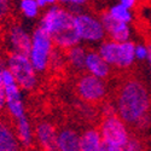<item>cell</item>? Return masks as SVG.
Instances as JSON below:
<instances>
[{"mask_svg": "<svg viewBox=\"0 0 151 151\" xmlns=\"http://www.w3.org/2000/svg\"><path fill=\"white\" fill-rule=\"evenodd\" d=\"M115 109L127 124L139 126L151 109V94L145 83L135 78L123 80L116 90Z\"/></svg>", "mask_w": 151, "mask_h": 151, "instance_id": "cell-1", "label": "cell"}, {"mask_svg": "<svg viewBox=\"0 0 151 151\" xmlns=\"http://www.w3.org/2000/svg\"><path fill=\"white\" fill-rule=\"evenodd\" d=\"M74 16L69 9L56 4L47 7L39 23V27L51 35L55 46L63 51L81 42L75 32Z\"/></svg>", "mask_w": 151, "mask_h": 151, "instance_id": "cell-2", "label": "cell"}, {"mask_svg": "<svg viewBox=\"0 0 151 151\" xmlns=\"http://www.w3.org/2000/svg\"><path fill=\"white\" fill-rule=\"evenodd\" d=\"M55 44L50 34L42 28L36 27L32 33V42L28 57L37 74H44L50 69L51 57L55 50Z\"/></svg>", "mask_w": 151, "mask_h": 151, "instance_id": "cell-3", "label": "cell"}, {"mask_svg": "<svg viewBox=\"0 0 151 151\" xmlns=\"http://www.w3.org/2000/svg\"><path fill=\"white\" fill-rule=\"evenodd\" d=\"M134 48L135 44L131 40L117 42L109 39L100 42L98 52L109 65L119 69H128L135 62Z\"/></svg>", "mask_w": 151, "mask_h": 151, "instance_id": "cell-4", "label": "cell"}, {"mask_svg": "<svg viewBox=\"0 0 151 151\" xmlns=\"http://www.w3.org/2000/svg\"><path fill=\"white\" fill-rule=\"evenodd\" d=\"M6 67L23 91H33L37 86V73L34 69L28 55L10 52L6 59Z\"/></svg>", "mask_w": 151, "mask_h": 151, "instance_id": "cell-5", "label": "cell"}, {"mask_svg": "<svg viewBox=\"0 0 151 151\" xmlns=\"http://www.w3.org/2000/svg\"><path fill=\"white\" fill-rule=\"evenodd\" d=\"M74 27L81 42L100 44L106 36L100 18L87 12H79L74 16Z\"/></svg>", "mask_w": 151, "mask_h": 151, "instance_id": "cell-6", "label": "cell"}, {"mask_svg": "<svg viewBox=\"0 0 151 151\" xmlns=\"http://www.w3.org/2000/svg\"><path fill=\"white\" fill-rule=\"evenodd\" d=\"M98 131L103 139V143L120 147H123L131 138L128 124L117 114L104 116L99 124Z\"/></svg>", "mask_w": 151, "mask_h": 151, "instance_id": "cell-7", "label": "cell"}, {"mask_svg": "<svg viewBox=\"0 0 151 151\" xmlns=\"http://www.w3.org/2000/svg\"><path fill=\"white\" fill-rule=\"evenodd\" d=\"M75 91L79 98L88 104H98L103 102L108 93L105 80L85 73L78 78L75 83Z\"/></svg>", "mask_w": 151, "mask_h": 151, "instance_id": "cell-8", "label": "cell"}, {"mask_svg": "<svg viewBox=\"0 0 151 151\" xmlns=\"http://www.w3.org/2000/svg\"><path fill=\"white\" fill-rule=\"evenodd\" d=\"M7 42L11 47V52L28 55L30 50L32 34H29V32L21 24L14 23L7 30Z\"/></svg>", "mask_w": 151, "mask_h": 151, "instance_id": "cell-9", "label": "cell"}, {"mask_svg": "<svg viewBox=\"0 0 151 151\" xmlns=\"http://www.w3.org/2000/svg\"><path fill=\"white\" fill-rule=\"evenodd\" d=\"M99 18L102 21L105 33L109 36L110 40H114L117 42H124V41L131 40L132 29L129 27V24L114 19L108 14V11L103 12Z\"/></svg>", "mask_w": 151, "mask_h": 151, "instance_id": "cell-10", "label": "cell"}, {"mask_svg": "<svg viewBox=\"0 0 151 151\" xmlns=\"http://www.w3.org/2000/svg\"><path fill=\"white\" fill-rule=\"evenodd\" d=\"M57 128L48 121H40L35 124V142L42 151H57Z\"/></svg>", "mask_w": 151, "mask_h": 151, "instance_id": "cell-11", "label": "cell"}, {"mask_svg": "<svg viewBox=\"0 0 151 151\" xmlns=\"http://www.w3.org/2000/svg\"><path fill=\"white\" fill-rule=\"evenodd\" d=\"M21 146L14 123L0 115V151H21Z\"/></svg>", "mask_w": 151, "mask_h": 151, "instance_id": "cell-12", "label": "cell"}, {"mask_svg": "<svg viewBox=\"0 0 151 151\" xmlns=\"http://www.w3.org/2000/svg\"><path fill=\"white\" fill-rule=\"evenodd\" d=\"M111 65L104 60L98 51H88L85 60V70L93 76H97L102 80H106L111 75Z\"/></svg>", "mask_w": 151, "mask_h": 151, "instance_id": "cell-13", "label": "cell"}, {"mask_svg": "<svg viewBox=\"0 0 151 151\" xmlns=\"http://www.w3.org/2000/svg\"><path fill=\"white\" fill-rule=\"evenodd\" d=\"M80 137L74 128H60L57 132V151H80Z\"/></svg>", "mask_w": 151, "mask_h": 151, "instance_id": "cell-14", "label": "cell"}, {"mask_svg": "<svg viewBox=\"0 0 151 151\" xmlns=\"http://www.w3.org/2000/svg\"><path fill=\"white\" fill-rule=\"evenodd\" d=\"M14 126L21 145L24 147H32L35 142V135H34V127L32 124V121L27 116V114L15 120Z\"/></svg>", "mask_w": 151, "mask_h": 151, "instance_id": "cell-15", "label": "cell"}, {"mask_svg": "<svg viewBox=\"0 0 151 151\" xmlns=\"http://www.w3.org/2000/svg\"><path fill=\"white\" fill-rule=\"evenodd\" d=\"M80 151H103V139L98 128H87L81 133Z\"/></svg>", "mask_w": 151, "mask_h": 151, "instance_id": "cell-16", "label": "cell"}, {"mask_svg": "<svg viewBox=\"0 0 151 151\" xmlns=\"http://www.w3.org/2000/svg\"><path fill=\"white\" fill-rule=\"evenodd\" d=\"M86 55H87V50L79 45H75L67 50V60L69 63V65L76 71H82L85 70V60H86Z\"/></svg>", "mask_w": 151, "mask_h": 151, "instance_id": "cell-17", "label": "cell"}, {"mask_svg": "<svg viewBox=\"0 0 151 151\" xmlns=\"http://www.w3.org/2000/svg\"><path fill=\"white\" fill-rule=\"evenodd\" d=\"M108 14L119 22H122V23H127L129 24L132 21H133V12L132 10L127 9L126 6L121 5L120 3L119 4H115V5H112L109 11H108Z\"/></svg>", "mask_w": 151, "mask_h": 151, "instance_id": "cell-18", "label": "cell"}, {"mask_svg": "<svg viewBox=\"0 0 151 151\" xmlns=\"http://www.w3.org/2000/svg\"><path fill=\"white\" fill-rule=\"evenodd\" d=\"M19 11L26 18L34 19L40 15L41 7L36 0H19Z\"/></svg>", "mask_w": 151, "mask_h": 151, "instance_id": "cell-19", "label": "cell"}, {"mask_svg": "<svg viewBox=\"0 0 151 151\" xmlns=\"http://www.w3.org/2000/svg\"><path fill=\"white\" fill-rule=\"evenodd\" d=\"M62 51H63V50H60V48L53 50L50 68H52V69H59L63 64H64V62L67 60V57H63V52Z\"/></svg>", "mask_w": 151, "mask_h": 151, "instance_id": "cell-20", "label": "cell"}, {"mask_svg": "<svg viewBox=\"0 0 151 151\" xmlns=\"http://www.w3.org/2000/svg\"><path fill=\"white\" fill-rule=\"evenodd\" d=\"M58 3H60L62 6L68 7L70 11L75 10L78 12L88 3V0H58Z\"/></svg>", "mask_w": 151, "mask_h": 151, "instance_id": "cell-21", "label": "cell"}, {"mask_svg": "<svg viewBox=\"0 0 151 151\" xmlns=\"http://www.w3.org/2000/svg\"><path fill=\"white\" fill-rule=\"evenodd\" d=\"M122 151H144V147H143L142 142L138 139V138L131 137L128 143L123 146Z\"/></svg>", "mask_w": 151, "mask_h": 151, "instance_id": "cell-22", "label": "cell"}, {"mask_svg": "<svg viewBox=\"0 0 151 151\" xmlns=\"http://www.w3.org/2000/svg\"><path fill=\"white\" fill-rule=\"evenodd\" d=\"M134 55H135V59H138V60H146L147 59V55H149L147 46L143 45V44L135 45Z\"/></svg>", "mask_w": 151, "mask_h": 151, "instance_id": "cell-23", "label": "cell"}, {"mask_svg": "<svg viewBox=\"0 0 151 151\" xmlns=\"http://www.w3.org/2000/svg\"><path fill=\"white\" fill-rule=\"evenodd\" d=\"M10 9H11L10 0H0V21L9 16Z\"/></svg>", "mask_w": 151, "mask_h": 151, "instance_id": "cell-24", "label": "cell"}, {"mask_svg": "<svg viewBox=\"0 0 151 151\" xmlns=\"http://www.w3.org/2000/svg\"><path fill=\"white\" fill-rule=\"evenodd\" d=\"M1 65H0V115L4 114L5 111V92L3 87V81H1Z\"/></svg>", "mask_w": 151, "mask_h": 151, "instance_id": "cell-25", "label": "cell"}, {"mask_svg": "<svg viewBox=\"0 0 151 151\" xmlns=\"http://www.w3.org/2000/svg\"><path fill=\"white\" fill-rule=\"evenodd\" d=\"M37 4L41 9H47L50 6H53L58 3V0H36Z\"/></svg>", "mask_w": 151, "mask_h": 151, "instance_id": "cell-26", "label": "cell"}, {"mask_svg": "<svg viewBox=\"0 0 151 151\" xmlns=\"http://www.w3.org/2000/svg\"><path fill=\"white\" fill-rule=\"evenodd\" d=\"M120 4L123 5V6H126V7L129 9V10H132V9H134L137 6L138 0H120Z\"/></svg>", "mask_w": 151, "mask_h": 151, "instance_id": "cell-27", "label": "cell"}, {"mask_svg": "<svg viewBox=\"0 0 151 151\" xmlns=\"http://www.w3.org/2000/svg\"><path fill=\"white\" fill-rule=\"evenodd\" d=\"M122 150H123V147L115 146V145H109V144L103 143V151H122Z\"/></svg>", "mask_w": 151, "mask_h": 151, "instance_id": "cell-28", "label": "cell"}, {"mask_svg": "<svg viewBox=\"0 0 151 151\" xmlns=\"http://www.w3.org/2000/svg\"><path fill=\"white\" fill-rule=\"evenodd\" d=\"M147 50H149V55H147V62L150 63V65H151V44L150 45H147Z\"/></svg>", "mask_w": 151, "mask_h": 151, "instance_id": "cell-29", "label": "cell"}, {"mask_svg": "<svg viewBox=\"0 0 151 151\" xmlns=\"http://www.w3.org/2000/svg\"><path fill=\"white\" fill-rule=\"evenodd\" d=\"M150 110H151V109H150Z\"/></svg>", "mask_w": 151, "mask_h": 151, "instance_id": "cell-30", "label": "cell"}]
</instances>
